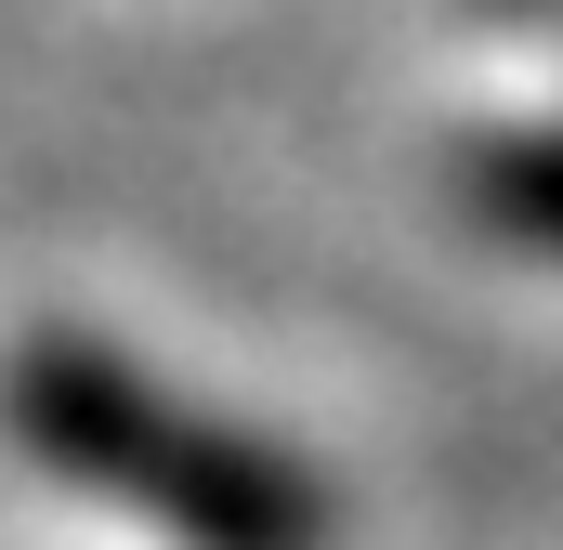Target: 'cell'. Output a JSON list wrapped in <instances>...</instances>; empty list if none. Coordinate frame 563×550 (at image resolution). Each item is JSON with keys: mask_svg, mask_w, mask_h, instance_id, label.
Masks as SVG:
<instances>
[{"mask_svg": "<svg viewBox=\"0 0 563 550\" xmlns=\"http://www.w3.org/2000/svg\"><path fill=\"white\" fill-rule=\"evenodd\" d=\"M13 432L66 485L144 512L170 550H328V485L288 446L236 432L223 407H184L170 381H144L106 341H26L13 354Z\"/></svg>", "mask_w": 563, "mask_h": 550, "instance_id": "obj_1", "label": "cell"}, {"mask_svg": "<svg viewBox=\"0 0 563 550\" xmlns=\"http://www.w3.org/2000/svg\"><path fill=\"white\" fill-rule=\"evenodd\" d=\"M459 197L498 223V237H525V250H563V132H498L459 157Z\"/></svg>", "mask_w": 563, "mask_h": 550, "instance_id": "obj_2", "label": "cell"}]
</instances>
